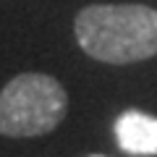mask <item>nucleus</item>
Segmentation results:
<instances>
[{
    "instance_id": "nucleus-4",
    "label": "nucleus",
    "mask_w": 157,
    "mask_h": 157,
    "mask_svg": "<svg viewBox=\"0 0 157 157\" xmlns=\"http://www.w3.org/2000/svg\"><path fill=\"white\" fill-rule=\"evenodd\" d=\"M94 157H102V155H94Z\"/></svg>"
},
{
    "instance_id": "nucleus-2",
    "label": "nucleus",
    "mask_w": 157,
    "mask_h": 157,
    "mask_svg": "<svg viewBox=\"0 0 157 157\" xmlns=\"http://www.w3.org/2000/svg\"><path fill=\"white\" fill-rule=\"evenodd\" d=\"M68 94L47 73H18L0 89V134L13 139L42 136L66 118Z\"/></svg>"
},
{
    "instance_id": "nucleus-3",
    "label": "nucleus",
    "mask_w": 157,
    "mask_h": 157,
    "mask_svg": "<svg viewBox=\"0 0 157 157\" xmlns=\"http://www.w3.org/2000/svg\"><path fill=\"white\" fill-rule=\"evenodd\" d=\"M115 139L128 155H157V118L141 110H126L115 121Z\"/></svg>"
},
{
    "instance_id": "nucleus-1",
    "label": "nucleus",
    "mask_w": 157,
    "mask_h": 157,
    "mask_svg": "<svg viewBox=\"0 0 157 157\" xmlns=\"http://www.w3.org/2000/svg\"><path fill=\"white\" fill-rule=\"evenodd\" d=\"M78 47L110 66L139 63L157 55V8L141 3H97L76 13Z\"/></svg>"
}]
</instances>
